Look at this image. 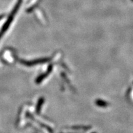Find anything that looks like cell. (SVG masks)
<instances>
[{"label": "cell", "mask_w": 133, "mask_h": 133, "mask_svg": "<svg viewBox=\"0 0 133 133\" xmlns=\"http://www.w3.org/2000/svg\"><path fill=\"white\" fill-rule=\"evenodd\" d=\"M44 101V99L43 98H40L38 100V103H37L36 107V111L37 113H40V111H41V107H42Z\"/></svg>", "instance_id": "obj_3"}, {"label": "cell", "mask_w": 133, "mask_h": 133, "mask_svg": "<svg viewBox=\"0 0 133 133\" xmlns=\"http://www.w3.org/2000/svg\"><path fill=\"white\" fill-rule=\"evenodd\" d=\"M132 1H133V0H132Z\"/></svg>", "instance_id": "obj_6"}, {"label": "cell", "mask_w": 133, "mask_h": 133, "mask_svg": "<svg viewBox=\"0 0 133 133\" xmlns=\"http://www.w3.org/2000/svg\"><path fill=\"white\" fill-rule=\"evenodd\" d=\"M21 3H22V0H18V1H17V4L15 5V7L14 8V9H12L11 14H10L9 16L8 17L6 22L5 23V24H4L3 26L1 31H0V39L2 38V36H3L4 33H5L6 31L8 30V28H9L10 25H11V23H12V21H13L14 16L15 15V14L17 13L18 8H19L20 6H21Z\"/></svg>", "instance_id": "obj_1"}, {"label": "cell", "mask_w": 133, "mask_h": 133, "mask_svg": "<svg viewBox=\"0 0 133 133\" xmlns=\"http://www.w3.org/2000/svg\"><path fill=\"white\" fill-rule=\"evenodd\" d=\"M51 71V67H49V71H48V72L46 73L42 74V75L38 76V77H37V78L36 79V83L38 84L40 83H41V81H42L43 80L44 78H46V77H47V76L48 75V73H49V71Z\"/></svg>", "instance_id": "obj_4"}, {"label": "cell", "mask_w": 133, "mask_h": 133, "mask_svg": "<svg viewBox=\"0 0 133 133\" xmlns=\"http://www.w3.org/2000/svg\"><path fill=\"white\" fill-rule=\"evenodd\" d=\"M48 61H49V59L48 58L38 59H36V60H33V61H25V60H22V59L18 60L19 62H21L22 65L28 67H31L35 65H38V64H43V63L48 62Z\"/></svg>", "instance_id": "obj_2"}, {"label": "cell", "mask_w": 133, "mask_h": 133, "mask_svg": "<svg viewBox=\"0 0 133 133\" xmlns=\"http://www.w3.org/2000/svg\"><path fill=\"white\" fill-rule=\"evenodd\" d=\"M4 16H5V15H4V14H3V15H0V20L2 19V18L4 17Z\"/></svg>", "instance_id": "obj_5"}]
</instances>
